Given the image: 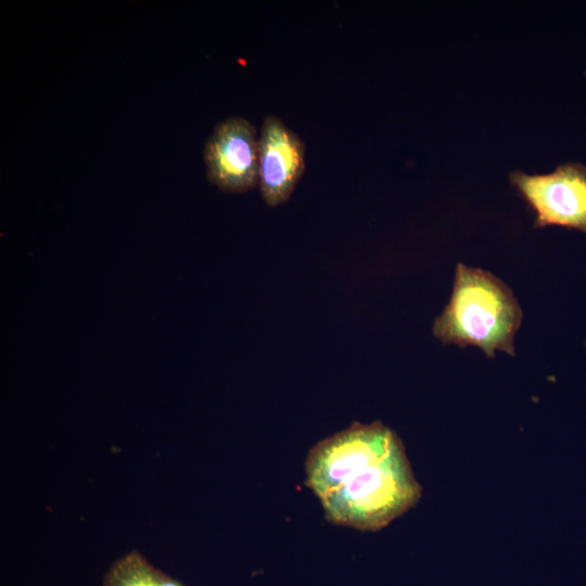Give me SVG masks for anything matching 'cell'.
<instances>
[{
  "label": "cell",
  "mask_w": 586,
  "mask_h": 586,
  "mask_svg": "<svg viewBox=\"0 0 586 586\" xmlns=\"http://www.w3.org/2000/svg\"><path fill=\"white\" fill-rule=\"evenodd\" d=\"M306 484L326 518L359 531H378L421 497L404 445L380 421L352 423L308 453Z\"/></svg>",
  "instance_id": "obj_1"
},
{
  "label": "cell",
  "mask_w": 586,
  "mask_h": 586,
  "mask_svg": "<svg viewBox=\"0 0 586 586\" xmlns=\"http://www.w3.org/2000/svg\"><path fill=\"white\" fill-rule=\"evenodd\" d=\"M522 309L510 288L480 268L458 264L450 300L433 323V334L445 344L476 346L494 357L496 351L514 355V336Z\"/></svg>",
  "instance_id": "obj_2"
},
{
  "label": "cell",
  "mask_w": 586,
  "mask_h": 586,
  "mask_svg": "<svg viewBox=\"0 0 586 586\" xmlns=\"http://www.w3.org/2000/svg\"><path fill=\"white\" fill-rule=\"evenodd\" d=\"M510 180L536 215L535 227L561 226L586 233V166L564 163L546 175L513 171Z\"/></svg>",
  "instance_id": "obj_3"
},
{
  "label": "cell",
  "mask_w": 586,
  "mask_h": 586,
  "mask_svg": "<svg viewBox=\"0 0 586 586\" xmlns=\"http://www.w3.org/2000/svg\"><path fill=\"white\" fill-rule=\"evenodd\" d=\"M258 139L254 125L243 117L220 122L204 148L209 182L225 192H245L258 184Z\"/></svg>",
  "instance_id": "obj_4"
},
{
  "label": "cell",
  "mask_w": 586,
  "mask_h": 586,
  "mask_svg": "<svg viewBox=\"0 0 586 586\" xmlns=\"http://www.w3.org/2000/svg\"><path fill=\"white\" fill-rule=\"evenodd\" d=\"M305 169V144L275 115L265 117L258 139V187L269 206L286 202Z\"/></svg>",
  "instance_id": "obj_5"
},
{
  "label": "cell",
  "mask_w": 586,
  "mask_h": 586,
  "mask_svg": "<svg viewBox=\"0 0 586 586\" xmlns=\"http://www.w3.org/2000/svg\"><path fill=\"white\" fill-rule=\"evenodd\" d=\"M103 586H184L154 566L142 553L132 550L117 559L107 570Z\"/></svg>",
  "instance_id": "obj_6"
}]
</instances>
